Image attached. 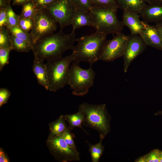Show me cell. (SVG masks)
Listing matches in <instances>:
<instances>
[{
  "label": "cell",
  "mask_w": 162,
  "mask_h": 162,
  "mask_svg": "<svg viewBox=\"0 0 162 162\" xmlns=\"http://www.w3.org/2000/svg\"><path fill=\"white\" fill-rule=\"evenodd\" d=\"M46 143L51 154L59 161L67 162L80 160V154L77 149L69 146L60 135L48 136Z\"/></svg>",
  "instance_id": "52a82bcc"
},
{
  "label": "cell",
  "mask_w": 162,
  "mask_h": 162,
  "mask_svg": "<svg viewBox=\"0 0 162 162\" xmlns=\"http://www.w3.org/2000/svg\"><path fill=\"white\" fill-rule=\"evenodd\" d=\"M11 48L0 47V71L9 62V54Z\"/></svg>",
  "instance_id": "484cf974"
},
{
  "label": "cell",
  "mask_w": 162,
  "mask_h": 162,
  "mask_svg": "<svg viewBox=\"0 0 162 162\" xmlns=\"http://www.w3.org/2000/svg\"><path fill=\"white\" fill-rule=\"evenodd\" d=\"M78 109L85 115L82 125L97 131L100 139L103 140L110 130V117L106 105L92 104L84 102L79 105Z\"/></svg>",
  "instance_id": "3957f363"
},
{
  "label": "cell",
  "mask_w": 162,
  "mask_h": 162,
  "mask_svg": "<svg viewBox=\"0 0 162 162\" xmlns=\"http://www.w3.org/2000/svg\"><path fill=\"white\" fill-rule=\"evenodd\" d=\"M146 46L140 36L136 34L129 35L123 56L124 73L127 72L129 66L134 60L145 50Z\"/></svg>",
  "instance_id": "8fae6325"
},
{
  "label": "cell",
  "mask_w": 162,
  "mask_h": 162,
  "mask_svg": "<svg viewBox=\"0 0 162 162\" xmlns=\"http://www.w3.org/2000/svg\"><path fill=\"white\" fill-rule=\"evenodd\" d=\"M75 8L70 0H56L45 9L55 19L62 30L71 25Z\"/></svg>",
  "instance_id": "9c48e42d"
},
{
  "label": "cell",
  "mask_w": 162,
  "mask_h": 162,
  "mask_svg": "<svg viewBox=\"0 0 162 162\" xmlns=\"http://www.w3.org/2000/svg\"><path fill=\"white\" fill-rule=\"evenodd\" d=\"M138 162H159L157 149L151 151L149 153L138 158L136 161Z\"/></svg>",
  "instance_id": "f546056e"
},
{
  "label": "cell",
  "mask_w": 162,
  "mask_h": 162,
  "mask_svg": "<svg viewBox=\"0 0 162 162\" xmlns=\"http://www.w3.org/2000/svg\"><path fill=\"white\" fill-rule=\"evenodd\" d=\"M71 25L72 31L75 32L78 28L85 26L93 27V18L90 11H84L75 8L72 16Z\"/></svg>",
  "instance_id": "5bb4252c"
},
{
  "label": "cell",
  "mask_w": 162,
  "mask_h": 162,
  "mask_svg": "<svg viewBox=\"0 0 162 162\" xmlns=\"http://www.w3.org/2000/svg\"><path fill=\"white\" fill-rule=\"evenodd\" d=\"M11 34L29 44L32 48L33 43L30 33L26 32L20 28L18 26L6 27Z\"/></svg>",
  "instance_id": "44dd1931"
},
{
  "label": "cell",
  "mask_w": 162,
  "mask_h": 162,
  "mask_svg": "<svg viewBox=\"0 0 162 162\" xmlns=\"http://www.w3.org/2000/svg\"><path fill=\"white\" fill-rule=\"evenodd\" d=\"M77 39L74 32L66 34L61 30L46 35L37 41L32 50L34 58L44 62L62 56L66 51L72 50Z\"/></svg>",
  "instance_id": "6da1fadb"
},
{
  "label": "cell",
  "mask_w": 162,
  "mask_h": 162,
  "mask_svg": "<svg viewBox=\"0 0 162 162\" xmlns=\"http://www.w3.org/2000/svg\"><path fill=\"white\" fill-rule=\"evenodd\" d=\"M7 14L8 23L7 27L18 26L19 15H17L14 11L11 6L10 3L7 7Z\"/></svg>",
  "instance_id": "d4e9b609"
},
{
  "label": "cell",
  "mask_w": 162,
  "mask_h": 162,
  "mask_svg": "<svg viewBox=\"0 0 162 162\" xmlns=\"http://www.w3.org/2000/svg\"><path fill=\"white\" fill-rule=\"evenodd\" d=\"M154 26L158 31L162 40V21L157 23Z\"/></svg>",
  "instance_id": "8d00e7d4"
},
{
  "label": "cell",
  "mask_w": 162,
  "mask_h": 162,
  "mask_svg": "<svg viewBox=\"0 0 162 162\" xmlns=\"http://www.w3.org/2000/svg\"><path fill=\"white\" fill-rule=\"evenodd\" d=\"M11 94L10 91L5 88L0 89V107L7 103Z\"/></svg>",
  "instance_id": "1f68e13d"
},
{
  "label": "cell",
  "mask_w": 162,
  "mask_h": 162,
  "mask_svg": "<svg viewBox=\"0 0 162 162\" xmlns=\"http://www.w3.org/2000/svg\"><path fill=\"white\" fill-rule=\"evenodd\" d=\"M118 2L123 11L139 14L147 4L145 0H118Z\"/></svg>",
  "instance_id": "e0dca14e"
},
{
  "label": "cell",
  "mask_w": 162,
  "mask_h": 162,
  "mask_svg": "<svg viewBox=\"0 0 162 162\" xmlns=\"http://www.w3.org/2000/svg\"><path fill=\"white\" fill-rule=\"evenodd\" d=\"M91 0L92 5L94 6L98 7H105L117 6L118 7V0Z\"/></svg>",
  "instance_id": "4dcf8cb0"
},
{
  "label": "cell",
  "mask_w": 162,
  "mask_h": 162,
  "mask_svg": "<svg viewBox=\"0 0 162 162\" xmlns=\"http://www.w3.org/2000/svg\"><path fill=\"white\" fill-rule=\"evenodd\" d=\"M38 9L33 1L22 5V10L19 18H30L33 19Z\"/></svg>",
  "instance_id": "7402d4cb"
},
{
  "label": "cell",
  "mask_w": 162,
  "mask_h": 162,
  "mask_svg": "<svg viewBox=\"0 0 162 162\" xmlns=\"http://www.w3.org/2000/svg\"><path fill=\"white\" fill-rule=\"evenodd\" d=\"M5 0L8 2H10L11 0Z\"/></svg>",
  "instance_id": "b9f144b4"
},
{
  "label": "cell",
  "mask_w": 162,
  "mask_h": 162,
  "mask_svg": "<svg viewBox=\"0 0 162 162\" xmlns=\"http://www.w3.org/2000/svg\"><path fill=\"white\" fill-rule=\"evenodd\" d=\"M87 69L81 68L79 63L73 62L70 66L68 85L72 89L73 95L82 96L88 92L94 84L95 73L92 64Z\"/></svg>",
  "instance_id": "8992f818"
},
{
  "label": "cell",
  "mask_w": 162,
  "mask_h": 162,
  "mask_svg": "<svg viewBox=\"0 0 162 162\" xmlns=\"http://www.w3.org/2000/svg\"><path fill=\"white\" fill-rule=\"evenodd\" d=\"M140 15L146 23L156 22L162 21V4L152 3L147 4Z\"/></svg>",
  "instance_id": "4fadbf2b"
},
{
  "label": "cell",
  "mask_w": 162,
  "mask_h": 162,
  "mask_svg": "<svg viewBox=\"0 0 162 162\" xmlns=\"http://www.w3.org/2000/svg\"><path fill=\"white\" fill-rule=\"evenodd\" d=\"M44 62L34 58L32 67L38 84L48 90V82L46 64Z\"/></svg>",
  "instance_id": "2e32d148"
},
{
  "label": "cell",
  "mask_w": 162,
  "mask_h": 162,
  "mask_svg": "<svg viewBox=\"0 0 162 162\" xmlns=\"http://www.w3.org/2000/svg\"><path fill=\"white\" fill-rule=\"evenodd\" d=\"M12 50L19 52H28L32 50V47L25 41L11 34L10 36Z\"/></svg>",
  "instance_id": "ffe728a7"
},
{
  "label": "cell",
  "mask_w": 162,
  "mask_h": 162,
  "mask_svg": "<svg viewBox=\"0 0 162 162\" xmlns=\"http://www.w3.org/2000/svg\"><path fill=\"white\" fill-rule=\"evenodd\" d=\"M75 8L89 11L93 6L91 0H70Z\"/></svg>",
  "instance_id": "4316f807"
},
{
  "label": "cell",
  "mask_w": 162,
  "mask_h": 162,
  "mask_svg": "<svg viewBox=\"0 0 162 162\" xmlns=\"http://www.w3.org/2000/svg\"><path fill=\"white\" fill-rule=\"evenodd\" d=\"M33 0H12L13 5H22L24 4Z\"/></svg>",
  "instance_id": "d590c367"
},
{
  "label": "cell",
  "mask_w": 162,
  "mask_h": 162,
  "mask_svg": "<svg viewBox=\"0 0 162 162\" xmlns=\"http://www.w3.org/2000/svg\"><path fill=\"white\" fill-rule=\"evenodd\" d=\"M10 34L6 27L0 28V47L11 48L10 40Z\"/></svg>",
  "instance_id": "cb8c5ba5"
},
{
  "label": "cell",
  "mask_w": 162,
  "mask_h": 162,
  "mask_svg": "<svg viewBox=\"0 0 162 162\" xmlns=\"http://www.w3.org/2000/svg\"><path fill=\"white\" fill-rule=\"evenodd\" d=\"M157 151L159 162H162V151L158 149H157Z\"/></svg>",
  "instance_id": "ab89813d"
},
{
  "label": "cell",
  "mask_w": 162,
  "mask_h": 162,
  "mask_svg": "<svg viewBox=\"0 0 162 162\" xmlns=\"http://www.w3.org/2000/svg\"><path fill=\"white\" fill-rule=\"evenodd\" d=\"M144 27L140 34L146 46L162 51V40L154 26L143 21Z\"/></svg>",
  "instance_id": "7c38bea8"
},
{
  "label": "cell",
  "mask_w": 162,
  "mask_h": 162,
  "mask_svg": "<svg viewBox=\"0 0 162 162\" xmlns=\"http://www.w3.org/2000/svg\"><path fill=\"white\" fill-rule=\"evenodd\" d=\"M64 116L66 121L68 123V127L69 129L72 130L75 127L80 128L88 134L82 126L85 115L81 110L78 109V111L76 113L65 115Z\"/></svg>",
  "instance_id": "ac0fdd59"
},
{
  "label": "cell",
  "mask_w": 162,
  "mask_h": 162,
  "mask_svg": "<svg viewBox=\"0 0 162 162\" xmlns=\"http://www.w3.org/2000/svg\"><path fill=\"white\" fill-rule=\"evenodd\" d=\"M10 2H8L5 0H0V8H6Z\"/></svg>",
  "instance_id": "74e56055"
},
{
  "label": "cell",
  "mask_w": 162,
  "mask_h": 162,
  "mask_svg": "<svg viewBox=\"0 0 162 162\" xmlns=\"http://www.w3.org/2000/svg\"><path fill=\"white\" fill-rule=\"evenodd\" d=\"M148 4L152 3H162V0H145Z\"/></svg>",
  "instance_id": "f35d334b"
},
{
  "label": "cell",
  "mask_w": 162,
  "mask_h": 162,
  "mask_svg": "<svg viewBox=\"0 0 162 162\" xmlns=\"http://www.w3.org/2000/svg\"><path fill=\"white\" fill-rule=\"evenodd\" d=\"M155 115H162V111H159L156 113L154 114Z\"/></svg>",
  "instance_id": "60d3db41"
},
{
  "label": "cell",
  "mask_w": 162,
  "mask_h": 162,
  "mask_svg": "<svg viewBox=\"0 0 162 162\" xmlns=\"http://www.w3.org/2000/svg\"><path fill=\"white\" fill-rule=\"evenodd\" d=\"M64 116L60 115L55 120L49 124V137L61 135L68 128Z\"/></svg>",
  "instance_id": "d6986e66"
},
{
  "label": "cell",
  "mask_w": 162,
  "mask_h": 162,
  "mask_svg": "<svg viewBox=\"0 0 162 162\" xmlns=\"http://www.w3.org/2000/svg\"><path fill=\"white\" fill-rule=\"evenodd\" d=\"M6 8H0V28L8 25Z\"/></svg>",
  "instance_id": "d6a6232c"
},
{
  "label": "cell",
  "mask_w": 162,
  "mask_h": 162,
  "mask_svg": "<svg viewBox=\"0 0 162 162\" xmlns=\"http://www.w3.org/2000/svg\"><path fill=\"white\" fill-rule=\"evenodd\" d=\"M117 6L98 7L93 6L90 10L96 31L106 35L121 32L124 26L118 19Z\"/></svg>",
  "instance_id": "277c9868"
},
{
  "label": "cell",
  "mask_w": 162,
  "mask_h": 162,
  "mask_svg": "<svg viewBox=\"0 0 162 162\" xmlns=\"http://www.w3.org/2000/svg\"><path fill=\"white\" fill-rule=\"evenodd\" d=\"M73 53L47 61L46 64L48 82V90L53 92L68 84L70 64L74 61Z\"/></svg>",
  "instance_id": "5b68a950"
},
{
  "label": "cell",
  "mask_w": 162,
  "mask_h": 162,
  "mask_svg": "<svg viewBox=\"0 0 162 162\" xmlns=\"http://www.w3.org/2000/svg\"><path fill=\"white\" fill-rule=\"evenodd\" d=\"M102 139L96 144L92 145L88 142L89 146V151L90 153L92 162H98L103 155L104 147L102 144Z\"/></svg>",
  "instance_id": "603a6c76"
},
{
  "label": "cell",
  "mask_w": 162,
  "mask_h": 162,
  "mask_svg": "<svg viewBox=\"0 0 162 162\" xmlns=\"http://www.w3.org/2000/svg\"><path fill=\"white\" fill-rule=\"evenodd\" d=\"M139 14L123 11L122 21L130 30L131 34L140 35L144 27L143 21L140 20Z\"/></svg>",
  "instance_id": "9a60e30c"
},
{
  "label": "cell",
  "mask_w": 162,
  "mask_h": 162,
  "mask_svg": "<svg viewBox=\"0 0 162 162\" xmlns=\"http://www.w3.org/2000/svg\"><path fill=\"white\" fill-rule=\"evenodd\" d=\"M56 0H33L38 10L45 9Z\"/></svg>",
  "instance_id": "836d02e7"
},
{
  "label": "cell",
  "mask_w": 162,
  "mask_h": 162,
  "mask_svg": "<svg viewBox=\"0 0 162 162\" xmlns=\"http://www.w3.org/2000/svg\"><path fill=\"white\" fill-rule=\"evenodd\" d=\"M71 130L68 128L64 132L60 135L64 140L67 144L70 147L76 149L74 138V135L71 132Z\"/></svg>",
  "instance_id": "83f0119b"
},
{
  "label": "cell",
  "mask_w": 162,
  "mask_h": 162,
  "mask_svg": "<svg viewBox=\"0 0 162 162\" xmlns=\"http://www.w3.org/2000/svg\"><path fill=\"white\" fill-rule=\"evenodd\" d=\"M33 20V26L30 33L33 45L42 37L53 33L57 28V22L45 9L38 10Z\"/></svg>",
  "instance_id": "ba28073f"
},
{
  "label": "cell",
  "mask_w": 162,
  "mask_h": 162,
  "mask_svg": "<svg viewBox=\"0 0 162 162\" xmlns=\"http://www.w3.org/2000/svg\"><path fill=\"white\" fill-rule=\"evenodd\" d=\"M0 162H9L10 160L7 154L2 148H0Z\"/></svg>",
  "instance_id": "e575fe53"
},
{
  "label": "cell",
  "mask_w": 162,
  "mask_h": 162,
  "mask_svg": "<svg viewBox=\"0 0 162 162\" xmlns=\"http://www.w3.org/2000/svg\"><path fill=\"white\" fill-rule=\"evenodd\" d=\"M129 36L121 32L116 34L112 39L106 40L102 51L100 60L111 62L123 56Z\"/></svg>",
  "instance_id": "30bf717a"
},
{
  "label": "cell",
  "mask_w": 162,
  "mask_h": 162,
  "mask_svg": "<svg viewBox=\"0 0 162 162\" xmlns=\"http://www.w3.org/2000/svg\"><path fill=\"white\" fill-rule=\"evenodd\" d=\"M107 35L96 31L91 34L77 39V44L72 49L74 55L73 62H85L90 64L100 60Z\"/></svg>",
  "instance_id": "7a4b0ae2"
},
{
  "label": "cell",
  "mask_w": 162,
  "mask_h": 162,
  "mask_svg": "<svg viewBox=\"0 0 162 162\" xmlns=\"http://www.w3.org/2000/svg\"><path fill=\"white\" fill-rule=\"evenodd\" d=\"M34 25L33 19L30 18L19 19L18 26L26 32L31 30Z\"/></svg>",
  "instance_id": "f1b7e54d"
}]
</instances>
